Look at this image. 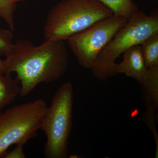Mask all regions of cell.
Returning a JSON list of instances; mask_svg holds the SVG:
<instances>
[{"label":"cell","mask_w":158,"mask_h":158,"mask_svg":"<svg viewBox=\"0 0 158 158\" xmlns=\"http://www.w3.org/2000/svg\"><path fill=\"white\" fill-rule=\"evenodd\" d=\"M9 60L7 73H15L20 84V96L28 95L40 83L56 81L65 74L69 53L64 40H45L35 46L28 40L14 43Z\"/></svg>","instance_id":"obj_1"},{"label":"cell","mask_w":158,"mask_h":158,"mask_svg":"<svg viewBox=\"0 0 158 158\" xmlns=\"http://www.w3.org/2000/svg\"><path fill=\"white\" fill-rule=\"evenodd\" d=\"M113 15L109 8L98 0H61L48 12L44 36L48 40L65 41Z\"/></svg>","instance_id":"obj_2"},{"label":"cell","mask_w":158,"mask_h":158,"mask_svg":"<svg viewBox=\"0 0 158 158\" xmlns=\"http://www.w3.org/2000/svg\"><path fill=\"white\" fill-rule=\"evenodd\" d=\"M158 33L157 13L147 15L138 11L103 49L91 69L94 76L105 81L116 76V59L132 47L141 45L150 37Z\"/></svg>","instance_id":"obj_3"},{"label":"cell","mask_w":158,"mask_h":158,"mask_svg":"<svg viewBox=\"0 0 158 158\" xmlns=\"http://www.w3.org/2000/svg\"><path fill=\"white\" fill-rule=\"evenodd\" d=\"M73 86L70 82L62 84L47 107L40 129L45 134L44 154L48 158H65L69 153V139L73 126Z\"/></svg>","instance_id":"obj_4"},{"label":"cell","mask_w":158,"mask_h":158,"mask_svg":"<svg viewBox=\"0 0 158 158\" xmlns=\"http://www.w3.org/2000/svg\"><path fill=\"white\" fill-rule=\"evenodd\" d=\"M47 105L41 99L14 106L0 114V158L11 145H24L37 135Z\"/></svg>","instance_id":"obj_5"},{"label":"cell","mask_w":158,"mask_h":158,"mask_svg":"<svg viewBox=\"0 0 158 158\" xmlns=\"http://www.w3.org/2000/svg\"><path fill=\"white\" fill-rule=\"evenodd\" d=\"M128 20L113 14L67 40L71 50L82 67L91 69L98 54L126 24Z\"/></svg>","instance_id":"obj_6"},{"label":"cell","mask_w":158,"mask_h":158,"mask_svg":"<svg viewBox=\"0 0 158 158\" xmlns=\"http://www.w3.org/2000/svg\"><path fill=\"white\" fill-rule=\"evenodd\" d=\"M117 74H124L142 83L148 73L144 59L141 54L140 45H135L123 53L122 62L116 64Z\"/></svg>","instance_id":"obj_7"},{"label":"cell","mask_w":158,"mask_h":158,"mask_svg":"<svg viewBox=\"0 0 158 158\" xmlns=\"http://www.w3.org/2000/svg\"><path fill=\"white\" fill-rule=\"evenodd\" d=\"M20 87L10 74H0V114L20 95Z\"/></svg>","instance_id":"obj_8"},{"label":"cell","mask_w":158,"mask_h":158,"mask_svg":"<svg viewBox=\"0 0 158 158\" xmlns=\"http://www.w3.org/2000/svg\"><path fill=\"white\" fill-rule=\"evenodd\" d=\"M140 46L146 68L158 69V33L148 38Z\"/></svg>","instance_id":"obj_9"},{"label":"cell","mask_w":158,"mask_h":158,"mask_svg":"<svg viewBox=\"0 0 158 158\" xmlns=\"http://www.w3.org/2000/svg\"><path fill=\"white\" fill-rule=\"evenodd\" d=\"M109 8L113 14L129 19L137 11L138 6L132 0H98Z\"/></svg>","instance_id":"obj_10"},{"label":"cell","mask_w":158,"mask_h":158,"mask_svg":"<svg viewBox=\"0 0 158 158\" xmlns=\"http://www.w3.org/2000/svg\"><path fill=\"white\" fill-rule=\"evenodd\" d=\"M27 0H0V17H2L12 32L15 30L14 13L16 5L20 2Z\"/></svg>","instance_id":"obj_11"},{"label":"cell","mask_w":158,"mask_h":158,"mask_svg":"<svg viewBox=\"0 0 158 158\" xmlns=\"http://www.w3.org/2000/svg\"><path fill=\"white\" fill-rule=\"evenodd\" d=\"M11 30L0 28V56H10L14 48V34Z\"/></svg>","instance_id":"obj_12"},{"label":"cell","mask_w":158,"mask_h":158,"mask_svg":"<svg viewBox=\"0 0 158 158\" xmlns=\"http://www.w3.org/2000/svg\"><path fill=\"white\" fill-rule=\"evenodd\" d=\"M23 145L21 144L15 145L14 149L9 152H7L4 156V158H25L24 152Z\"/></svg>","instance_id":"obj_13"},{"label":"cell","mask_w":158,"mask_h":158,"mask_svg":"<svg viewBox=\"0 0 158 158\" xmlns=\"http://www.w3.org/2000/svg\"><path fill=\"white\" fill-rule=\"evenodd\" d=\"M8 65L9 60L7 58H6L4 60L0 59V74L7 73Z\"/></svg>","instance_id":"obj_14"}]
</instances>
